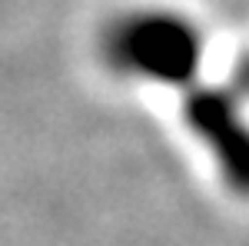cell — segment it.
Instances as JSON below:
<instances>
[{
	"mask_svg": "<svg viewBox=\"0 0 249 246\" xmlns=\"http://www.w3.org/2000/svg\"><path fill=\"white\" fill-rule=\"evenodd\" d=\"M103 57L116 74L156 83H186L203 57L199 34L170 10H136L113 20L103 34Z\"/></svg>",
	"mask_w": 249,
	"mask_h": 246,
	"instance_id": "cell-1",
	"label": "cell"
},
{
	"mask_svg": "<svg viewBox=\"0 0 249 246\" xmlns=\"http://www.w3.org/2000/svg\"><path fill=\"white\" fill-rule=\"evenodd\" d=\"M186 123L213 153L226 187L239 196H249V123L236 103V94L213 87L190 90Z\"/></svg>",
	"mask_w": 249,
	"mask_h": 246,
	"instance_id": "cell-2",
	"label": "cell"
},
{
	"mask_svg": "<svg viewBox=\"0 0 249 246\" xmlns=\"http://www.w3.org/2000/svg\"><path fill=\"white\" fill-rule=\"evenodd\" d=\"M236 94H249V54L236 67Z\"/></svg>",
	"mask_w": 249,
	"mask_h": 246,
	"instance_id": "cell-3",
	"label": "cell"
}]
</instances>
